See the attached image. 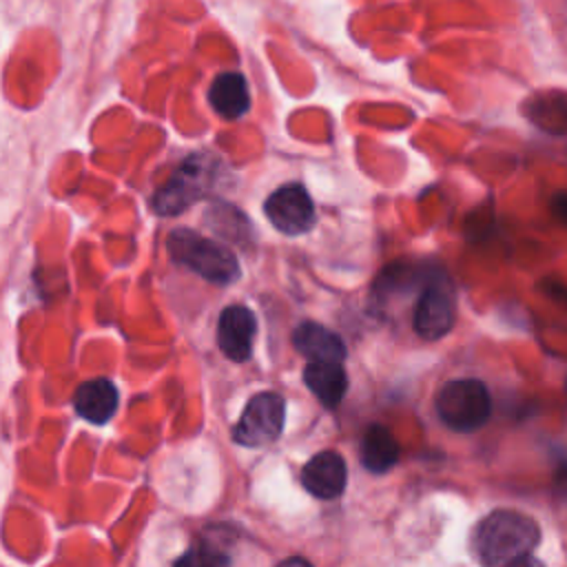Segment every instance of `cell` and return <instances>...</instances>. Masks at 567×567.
Here are the masks:
<instances>
[{
  "label": "cell",
  "instance_id": "obj_16",
  "mask_svg": "<svg viewBox=\"0 0 567 567\" xmlns=\"http://www.w3.org/2000/svg\"><path fill=\"white\" fill-rule=\"evenodd\" d=\"M173 567H230V558L219 547L202 543L184 551Z\"/></svg>",
  "mask_w": 567,
  "mask_h": 567
},
{
  "label": "cell",
  "instance_id": "obj_1",
  "mask_svg": "<svg viewBox=\"0 0 567 567\" xmlns=\"http://www.w3.org/2000/svg\"><path fill=\"white\" fill-rule=\"evenodd\" d=\"M540 529L534 518L514 509L487 514L472 532V551L483 567H507L538 545Z\"/></svg>",
  "mask_w": 567,
  "mask_h": 567
},
{
  "label": "cell",
  "instance_id": "obj_5",
  "mask_svg": "<svg viewBox=\"0 0 567 567\" xmlns=\"http://www.w3.org/2000/svg\"><path fill=\"white\" fill-rule=\"evenodd\" d=\"M284 412L286 405L277 392L255 394L235 423L233 439L246 447H259L277 441L284 427Z\"/></svg>",
  "mask_w": 567,
  "mask_h": 567
},
{
  "label": "cell",
  "instance_id": "obj_14",
  "mask_svg": "<svg viewBox=\"0 0 567 567\" xmlns=\"http://www.w3.org/2000/svg\"><path fill=\"white\" fill-rule=\"evenodd\" d=\"M359 456L368 472L383 474L399 461L396 439L383 425H370L359 443Z\"/></svg>",
  "mask_w": 567,
  "mask_h": 567
},
{
  "label": "cell",
  "instance_id": "obj_19",
  "mask_svg": "<svg viewBox=\"0 0 567 567\" xmlns=\"http://www.w3.org/2000/svg\"><path fill=\"white\" fill-rule=\"evenodd\" d=\"M277 567H312V565L308 560H303V558H288V560L279 563Z\"/></svg>",
  "mask_w": 567,
  "mask_h": 567
},
{
  "label": "cell",
  "instance_id": "obj_13",
  "mask_svg": "<svg viewBox=\"0 0 567 567\" xmlns=\"http://www.w3.org/2000/svg\"><path fill=\"white\" fill-rule=\"evenodd\" d=\"M303 379L308 390L326 408H337L348 388L346 370L337 361H308L303 370Z\"/></svg>",
  "mask_w": 567,
  "mask_h": 567
},
{
  "label": "cell",
  "instance_id": "obj_3",
  "mask_svg": "<svg viewBox=\"0 0 567 567\" xmlns=\"http://www.w3.org/2000/svg\"><path fill=\"white\" fill-rule=\"evenodd\" d=\"M219 179V162L208 153L186 157L171 179L153 195V208L159 215H177L197 199L206 197Z\"/></svg>",
  "mask_w": 567,
  "mask_h": 567
},
{
  "label": "cell",
  "instance_id": "obj_15",
  "mask_svg": "<svg viewBox=\"0 0 567 567\" xmlns=\"http://www.w3.org/2000/svg\"><path fill=\"white\" fill-rule=\"evenodd\" d=\"M527 115L536 122V126L563 133L567 131V93H538L534 102L527 104Z\"/></svg>",
  "mask_w": 567,
  "mask_h": 567
},
{
  "label": "cell",
  "instance_id": "obj_17",
  "mask_svg": "<svg viewBox=\"0 0 567 567\" xmlns=\"http://www.w3.org/2000/svg\"><path fill=\"white\" fill-rule=\"evenodd\" d=\"M551 213L558 221L567 224V190L563 193H556L554 199H551Z\"/></svg>",
  "mask_w": 567,
  "mask_h": 567
},
{
  "label": "cell",
  "instance_id": "obj_12",
  "mask_svg": "<svg viewBox=\"0 0 567 567\" xmlns=\"http://www.w3.org/2000/svg\"><path fill=\"white\" fill-rule=\"evenodd\" d=\"M292 343L308 361L341 363L346 359V346H343L341 337L315 321L299 323L292 332Z\"/></svg>",
  "mask_w": 567,
  "mask_h": 567
},
{
  "label": "cell",
  "instance_id": "obj_2",
  "mask_svg": "<svg viewBox=\"0 0 567 567\" xmlns=\"http://www.w3.org/2000/svg\"><path fill=\"white\" fill-rule=\"evenodd\" d=\"M168 252L171 257L197 272L199 277L213 284H233L239 277L237 257L215 239H208L195 230L177 228L168 235Z\"/></svg>",
  "mask_w": 567,
  "mask_h": 567
},
{
  "label": "cell",
  "instance_id": "obj_10",
  "mask_svg": "<svg viewBox=\"0 0 567 567\" xmlns=\"http://www.w3.org/2000/svg\"><path fill=\"white\" fill-rule=\"evenodd\" d=\"M120 403L117 388L111 379H91L84 381L73 396L75 412L89 423H106Z\"/></svg>",
  "mask_w": 567,
  "mask_h": 567
},
{
  "label": "cell",
  "instance_id": "obj_9",
  "mask_svg": "<svg viewBox=\"0 0 567 567\" xmlns=\"http://www.w3.org/2000/svg\"><path fill=\"white\" fill-rule=\"evenodd\" d=\"M346 461L337 452L315 454L301 470L303 487L317 498H337L346 487Z\"/></svg>",
  "mask_w": 567,
  "mask_h": 567
},
{
  "label": "cell",
  "instance_id": "obj_6",
  "mask_svg": "<svg viewBox=\"0 0 567 567\" xmlns=\"http://www.w3.org/2000/svg\"><path fill=\"white\" fill-rule=\"evenodd\" d=\"M270 224L286 235H301L315 226V206L308 190L297 184H284L272 190L264 204Z\"/></svg>",
  "mask_w": 567,
  "mask_h": 567
},
{
  "label": "cell",
  "instance_id": "obj_4",
  "mask_svg": "<svg viewBox=\"0 0 567 567\" xmlns=\"http://www.w3.org/2000/svg\"><path fill=\"white\" fill-rule=\"evenodd\" d=\"M441 421L454 432H474L489 419L492 399L478 379H454L436 396Z\"/></svg>",
  "mask_w": 567,
  "mask_h": 567
},
{
  "label": "cell",
  "instance_id": "obj_7",
  "mask_svg": "<svg viewBox=\"0 0 567 567\" xmlns=\"http://www.w3.org/2000/svg\"><path fill=\"white\" fill-rule=\"evenodd\" d=\"M414 330L423 339H441L454 323V295L445 279H432L414 306Z\"/></svg>",
  "mask_w": 567,
  "mask_h": 567
},
{
  "label": "cell",
  "instance_id": "obj_8",
  "mask_svg": "<svg viewBox=\"0 0 567 567\" xmlns=\"http://www.w3.org/2000/svg\"><path fill=\"white\" fill-rule=\"evenodd\" d=\"M255 334H257V319L248 306L233 303L221 310L219 323H217V343L228 359L246 361L252 352Z\"/></svg>",
  "mask_w": 567,
  "mask_h": 567
},
{
  "label": "cell",
  "instance_id": "obj_11",
  "mask_svg": "<svg viewBox=\"0 0 567 567\" xmlns=\"http://www.w3.org/2000/svg\"><path fill=\"white\" fill-rule=\"evenodd\" d=\"M210 106L226 120H237L250 109L248 82L239 71H221L208 89Z\"/></svg>",
  "mask_w": 567,
  "mask_h": 567
},
{
  "label": "cell",
  "instance_id": "obj_18",
  "mask_svg": "<svg viewBox=\"0 0 567 567\" xmlns=\"http://www.w3.org/2000/svg\"><path fill=\"white\" fill-rule=\"evenodd\" d=\"M507 567H545V565L538 558H534V556H525V558H520V560H516V563H512Z\"/></svg>",
  "mask_w": 567,
  "mask_h": 567
}]
</instances>
